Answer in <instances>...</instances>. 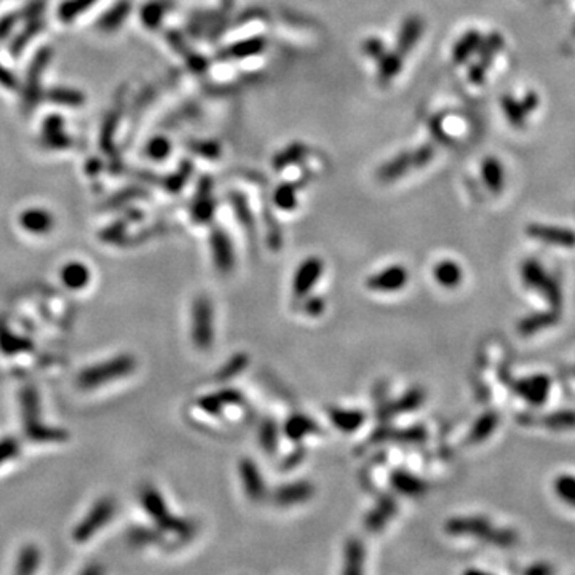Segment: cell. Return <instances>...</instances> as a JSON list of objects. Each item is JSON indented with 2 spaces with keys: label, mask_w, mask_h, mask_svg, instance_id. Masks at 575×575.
<instances>
[{
  "label": "cell",
  "mask_w": 575,
  "mask_h": 575,
  "mask_svg": "<svg viewBox=\"0 0 575 575\" xmlns=\"http://www.w3.org/2000/svg\"><path fill=\"white\" fill-rule=\"evenodd\" d=\"M497 422H499V418L494 411L482 414L481 418L477 420V424H475L472 428L470 441L481 442V441L487 440L489 436H491V433L495 430V427H497Z\"/></svg>",
  "instance_id": "cell-39"
},
{
  "label": "cell",
  "mask_w": 575,
  "mask_h": 575,
  "mask_svg": "<svg viewBox=\"0 0 575 575\" xmlns=\"http://www.w3.org/2000/svg\"><path fill=\"white\" fill-rule=\"evenodd\" d=\"M242 400H243L242 395L237 392V390H222V392L202 396V398L198 400V406H200L203 413L217 415L224 411V406L239 405V403H242Z\"/></svg>",
  "instance_id": "cell-22"
},
{
  "label": "cell",
  "mask_w": 575,
  "mask_h": 575,
  "mask_svg": "<svg viewBox=\"0 0 575 575\" xmlns=\"http://www.w3.org/2000/svg\"><path fill=\"white\" fill-rule=\"evenodd\" d=\"M136 361L131 355H120L117 358L99 363V365L85 369L78 375V385L82 388H96L108 382L122 379L135 371Z\"/></svg>",
  "instance_id": "cell-2"
},
{
  "label": "cell",
  "mask_w": 575,
  "mask_h": 575,
  "mask_svg": "<svg viewBox=\"0 0 575 575\" xmlns=\"http://www.w3.org/2000/svg\"><path fill=\"white\" fill-rule=\"evenodd\" d=\"M125 108V98L123 93L118 95L117 103L112 105L110 110L105 114L104 120L101 123V131H99V145L108 155H114V147H115V133L118 130V125L122 120Z\"/></svg>",
  "instance_id": "cell-16"
},
{
  "label": "cell",
  "mask_w": 575,
  "mask_h": 575,
  "mask_svg": "<svg viewBox=\"0 0 575 575\" xmlns=\"http://www.w3.org/2000/svg\"><path fill=\"white\" fill-rule=\"evenodd\" d=\"M325 272V264L316 256L304 259L297 267L293 279V293L296 297H306L316 286V283Z\"/></svg>",
  "instance_id": "cell-9"
},
{
  "label": "cell",
  "mask_w": 575,
  "mask_h": 575,
  "mask_svg": "<svg viewBox=\"0 0 575 575\" xmlns=\"http://www.w3.org/2000/svg\"><path fill=\"white\" fill-rule=\"evenodd\" d=\"M558 320H559L558 310H551V312H544V314H535V315L527 316V318L519 321L518 331L523 336H531L534 333L540 331V329L556 325Z\"/></svg>",
  "instance_id": "cell-33"
},
{
  "label": "cell",
  "mask_w": 575,
  "mask_h": 575,
  "mask_svg": "<svg viewBox=\"0 0 575 575\" xmlns=\"http://www.w3.org/2000/svg\"><path fill=\"white\" fill-rule=\"evenodd\" d=\"M43 29H45L43 18L32 19V21H28V24H26L24 28L19 31L16 36H13V38L10 41V45H9L10 55L13 58L21 56L23 51L26 50V47H28V45L32 42V38H36Z\"/></svg>",
  "instance_id": "cell-24"
},
{
  "label": "cell",
  "mask_w": 575,
  "mask_h": 575,
  "mask_svg": "<svg viewBox=\"0 0 575 575\" xmlns=\"http://www.w3.org/2000/svg\"><path fill=\"white\" fill-rule=\"evenodd\" d=\"M45 98H47L51 104L63 105V108H71V109L82 108V105L85 104V99H87L81 90L69 88V87L51 88L47 91V93H45Z\"/></svg>",
  "instance_id": "cell-32"
},
{
  "label": "cell",
  "mask_w": 575,
  "mask_h": 575,
  "mask_svg": "<svg viewBox=\"0 0 575 575\" xmlns=\"http://www.w3.org/2000/svg\"><path fill=\"white\" fill-rule=\"evenodd\" d=\"M409 272L401 264L379 270L366 280V286L375 293H396L408 285Z\"/></svg>",
  "instance_id": "cell-11"
},
{
  "label": "cell",
  "mask_w": 575,
  "mask_h": 575,
  "mask_svg": "<svg viewBox=\"0 0 575 575\" xmlns=\"http://www.w3.org/2000/svg\"><path fill=\"white\" fill-rule=\"evenodd\" d=\"M551 380L545 374H535L531 378L521 379L513 383L514 392H517L521 398L531 403V405L540 406L544 405L548 398V392H550Z\"/></svg>",
  "instance_id": "cell-15"
},
{
  "label": "cell",
  "mask_w": 575,
  "mask_h": 575,
  "mask_svg": "<svg viewBox=\"0 0 575 575\" xmlns=\"http://www.w3.org/2000/svg\"><path fill=\"white\" fill-rule=\"evenodd\" d=\"M103 170V162L98 160V158H90L87 163V171L90 175H96L98 171Z\"/></svg>",
  "instance_id": "cell-57"
},
{
  "label": "cell",
  "mask_w": 575,
  "mask_h": 575,
  "mask_svg": "<svg viewBox=\"0 0 575 575\" xmlns=\"http://www.w3.org/2000/svg\"><path fill=\"white\" fill-rule=\"evenodd\" d=\"M526 234L534 240H540L546 244L561 248H575V232L566 227L545 226V224H531Z\"/></svg>",
  "instance_id": "cell-14"
},
{
  "label": "cell",
  "mask_w": 575,
  "mask_h": 575,
  "mask_svg": "<svg viewBox=\"0 0 575 575\" xmlns=\"http://www.w3.org/2000/svg\"><path fill=\"white\" fill-rule=\"evenodd\" d=\"M51 58L53 50L50 47H42L36 53L34 58L31 59L28 72H26L24 90L21 93V108L26 114H29V112L34 110L37 105L41 104V99L43 96L42 91L43 74L48 68Z\"/></svg>",
  "instance_id": "cell-3"
},
{
  "label": "cell",
  "mask_w": 575,
  "mask_h": 575,
  "mask_svg": "<svg viewBox=\"0 0 575 575\" xmlns=\"http://www.w3.org/2000/svg\"><path fill=\"white\" fill-rule=\"evenodd\" d=\"M213 304L207 296L197 297L192 306V341L198 350H208L214 342Z\"/></svg>",
  "instance_id": "cell-5"
},
{
  "label": "cell",
  "mask_w": 575,
  "mask_h": 575,
  "mask_svg": "<svg viewBox=\"0 0 575 575\" xmlns=\"http://www.w3.org/2000/svg\"><path fill=\"white\" fill-rule=\"evenodd\" d=\"M312 495H314V486L310 485V482L297 481L289 482V485L276 489L274 494V500L275 504L280 507H293L310 500Z\"/></svg>",
  "instance_id": "cell-20"
},
{
  "label": "cell",
  "mask_w": 575,
  "mask_h": 575,
  "mask_svg": "<svg viewBox=\"0 0 575 575\" xmlns=\"http://www.w3.org/2000/svg\"><path fill=\"white\" fill-rule=\"evenodd\" d=\"M18 451H19V445L16 440L6 438L4 441H0V464L11 457H15Z\"/></svg>",
  "instance_id": "cell-52"
},
{
  "label": "cell",
  "mask_w": 575,
  "mask_h": 575,
  "mask_svg": "<svg viewBox=\"0 0 575 575\" xmlns=\"http://www.w3.org/2000/svg\"><path fill=\"white\" fill-rule=\"evenodd\" d=\"M521 276H523V283L526 286L539 289L545 296V299L550 302L553 310H559L563 306V293H561L559 285L551 276L545 274L539 261L527 259L521 267Z\"/></svg>",
  "instance_id": "cell-6"
},
{
  "label": "cell",
  "mask_w": 575,
  "mask_h": 575,
  "mask_svg": "<svg viewBox=\"0 0 575 575\" xmlns=\"http://www.w3.org/2000/svg\"><path fill=\"white\" fill-rule=\"evenodd\" d=\"M209 251L216 269L230 274L235 267V249L230 237L222 229H214L209 235Z\"/></svg>",
  "instance_id": "cell-12"
},
{
  "label": "cell",
  "mask_w": 575,
  "mask_h": 575,
  "mask_svg": "<svg viewBox=\"0 0 575 575\" xmlns=\"http://www.w3.org/2000/svg\"><path fill=\"white\" fill-rule=\"evenodd\" d=\"M396 510V505L392 499H383L380 500L378 505H375L374 510L369 513V517L366 519V527L369 531H378V529L385 526L387 521L393 517Z\"/></svg>",
  "instance_id": "cell-36"
},
{
  "label": "cell",
  "mask_w": 575,
  "mask_h": 575,
  "mask_svg": "<svg viewBox=\"0 0 575 575\" xmlns=\"http://www.w3.org/2000/svg\"><path fill=\"white\" fill-rule=\"evenodd\" d=\"M481 180L492 194H500L505 187L504 165L495 157H486L481 163Z\"/></svg>",
  "instance_id": "cell-23"
},
{
  "label": "cell",
  "mask_w": 575,
  "mask_h": 575,
  "mask_svg": "<svg viewBox=\"0 0 575 575\" xmlns=\"http://www.w3.org/2000/svg\"><path fill=\"white\" fill-rule=\"evenodd\" d=\"M550 572H551V567L545 566V564L532 566L531 569L526 571V574H529V575H545V574H550Z\"/></svg>",
  "instance_id": "cell-56"
},
{
  "label": "cell",
  "mask_w": 575,
  "mask_h": 575,
  "mask_svg": "<svg viewBox=\"0 0 575 575\" xmlns=\"http://www.w3.org/2000/svg\"><path fill=\"white\" fill-rule=\"evenodd\" d=\"M0 87H4L5 90H10V91L18 88V81H16L15 74H13L9 68H5L2 61H0Z\"/></svg>",
  "instance_id": "cell-54"
},
{
  "label": "cell",
  "mask_w": 575,
  "mask_h": 575,
  "mask_svg": "<svg viewBox=\"0 0 575 575\" xmlns=\"http://www.w3.org/2000/svg\"><path fill=\"white\" fill-rule=\"evenodd\" d=\"M325 301L321 297H310L306 302V314L310 316H318L325 312Z\"/></svg>",
  "instance_id": "cell-55"
},
{
  "label": "cell",
  "mask_w": 575,
  "mask_h": 575,
  "mask_svg": "<svg viewBox=\"0 0 575 575\" xmlns=\"http://www.w3.org/2000/svg\"><path fill=\"white\" fill-rule=\"evenodd\" d=\"M425 401V393L420 388H413L406 392L393 405V413H413L420 408Z\"/></svg>",
  "instance_id": "cell-42"
},
{
  "label": "cell",
  "mask_w": 575,
  "mask_h": 575,
  "mask_svg": "<svg viewBox=\"0 0 575 575\" xmlns=\"http://www.w3.org/2000/svg\"><path fill=\"white\" fill-rule=\"evenodd\" d=\"M0 348H2L5 353L11 355L24 352V350H31L32 343L28 339H23V337L13 334L4 323H0Z\"/></svg>",
  "instance_id": "cell-38"
},
{
  "label": "cell",
  "mask_w": 575,
  "mask_h": 575,
  "mask_svg": "<svg viewBox=\"0 0 575 575\" xmlns=\"http://www.w3.org/2000/svg\"><path fill=\"white\" fill-rule=\"evenodd\" d=\"M424 31H425L424 19H422L419 15L408 16L400 26L395 50L401 53L403 56L409 55V53L415 48V45L419 43L420 37L424 36Z\"/></svg>",
  "instance_id": "cell-17"
},
{
  "label": "cell",
  "mask_w": 575,
  "mask_h": 575,
  "mask_svg": "<svg viewBox=\"0 0 575 575\" xmlns=\"http://www.w3.org/2000/svg\"><path fill=\"white\" fill-rule=\"evenodd\" d=\"M430 158H432V150L428 147H419L418 150L400 152L398 155L390 158L385 165H382L378 176L382 182H393L403 175H406L408 171H411L413 168H420L422 165L428 163L430 162Z\"/></svg>",
  "instance_id": "cell-8"
},
{
  "label": "cell",
  "mask_w": 575,
  "mask_h": 575,
  "mask_svg": "<svg viewBox=\"0 0 575 575\" xmlns=\"http://www.w3.org/2000/svg\"><path fill=\"white\" fill-rule=\"evenodd\" d=\"M45 6H47V0H31V2L23 6L19 15H21V19H24V21H32V19L43 18Z\"/></svg>",
  "instance_id": "cell-49"
},
{
  "label": "cell",
  "mask_w": 575,
  "mask_h": 575,
  "mask_svg": "<svg viewBox=\"0 0 575 575\" xmlns=\"http://www.w3.org/2000/svg\"><path fill=\"white\" fill-rule=\"evenodd\" d=\"M433 276L440 286L454 289L462 283L464 272H462V267L457 262L452 259H445V261H440L433 267Z\"/></svg>",
  "instance_id": "cell-26"
},
{
  "label": "cell",
  "mask_w": 575,
  "mask_h": 575,
  "mask_svg": "<svg viewBox=\"0 0 575 575\" xmlns=\"http://www.w3.org/2000/svg\"><path fill=\"white\" fill-rule=\"evenodd\" d=\"M123 234H125V221H117L114 224H110L108 229L103 230L101 239H104L105 242H117Z\"/></svg>",
  "instance_id": "cell-53"
},
{
  "label": "cell",
  "mask_w": 575,
  "mask_h": 575,
  "mask_svg": "<svg viewBox=\"0 0 575 575\" xmlns=\"http://www.w3.org/2000/svg\"><path fill=\"white\" fill-rule=\"evenodd\" d=\"M19 19H21L19 11L6 13L5 16L0 18V42L6 41V38L11 36V32H13V29H15V26L18 24Z\"/></svg>",
  "instance_id": "cell-50"
},
{
  "label": "cell",
  "mask_w": 575,
  "mask_h": 575,
  "mask_svg": "<svg viewBox=\"0 0 575 575\" xmlns=\"http://www.w3.org/2000/svg\"><path fill=\"white\" fill-rule=\"evenodd\" d=\"M403 63H405V56L396 50L383 53L378 61V81L380 85L392 83L403 71Z\"/></svg>",
  "instance_id": "cell-25"
},
{
  "label": "cell",
  "mask_w": 575,
  "mask_h": 575,
  "mask_svg": "<svg viewBox=\"0 0 575 575\" xmlns=\"http://www.w3.org/2000/svg\"><path fill=\"white\" fill-rule=\"evenodd\" d=\"M19 226L32 235H47L55 226V217L43 208H29L19 214Z\"/></svg>",
  "instance_id": "cell-18"
},
{
  "label": "cell",
  "mask_w": 575,
  "mask_h": 575,
  "mask_svg": "<svg viewBox=\"0 0 575 575\" xmlns=\"http://www.w3.org/2000/svg\"><path fill=\"white\" fill-rule=\"evenodd\" d=\"M363 53H365L368 58H371L373 61L378 63L383 53H385V45L382 43L380 38L371 37V38H368L365 43H363Z\"/></svg>",
  "instance_id": "cell-51"
},
{
  "label": "cell",
  "mask_w": 575,
  "mask_h": 575,
  "mask_svg": "<svg viewBox=\"0 0 575 575\" xmlns=\"http://www.w3.org/2000/svg\"><path fill=\"white\" fill-rule=\"evenodd\" d=\"M171 9L170 0H149L141 6L140 18L144 24V28L147 29H158L163 21V18L167 16V13Z\"/></svg>",
  "instance_id": "cell-29"
},
{
  "label": "cell",
  "mask_w": 575,
  "mask_h": 575,
  "mask_svg": "<svg viewBox=\"0 0 575 575\" xmlns=\"http://www.w3.org/2000/svg\"><path fill=\"white\" fill-rule=\"evenodd\" d=\"M41 143L43 147L51 150H64L72 145V138L66 131V122L61 115L53 114L42 123Z\"/></svg>",
  "instance_id": "cell-13"
},
{
  "label": "cell",
  "mask_w": 575,
  "mask_h": 575,
  "mask_svg": "<svg viewBox=\"0 0 575 575\" xmlns=\"http://www.w3.org/2000/svg\"><path fill=\"white\" fill-rule=\"evenodd\" d=\"M446 531L452 535H475V537L502 546L517 542V534L505 529H494L485 518H452L446 523Z\"/></svg>",
  "instance_id": "cell-1"
},
{
  "label": "cell",
  "mask_w": 575,
  "mask_h": 575,
  "mask_svg": "<svg viewBox=\"0 0 575 575\" xmlns=\"http://www.w3.org/2000/svg\"><path fill=\"white\" fill-rule=\"evenodd\" d=\"M98 0H63L58 6V18L63 23H72L85 11L90 10Z\"/></svg>",
  "instance_id": "cell-34"
},
{
  "label": "cell",
  "mask_w": 575,
  "mask_h": 575,
  "mask_svg": "<svg viewBox=\"0 0 575 575\" xmlns=\"http://www.w3.org/2000/svg\"><path fill=\"white\" fill-rule=\"evenodd\" d=\"M240 478L243 482L244 492L248 497L254 502H261L266 497V485H264V478L259 472V468L251 459H244L240 462L239 467Z\"/></svg>",
  "instance_id": "cell-19"
},
{
  "label": "cell",
  "mask_w": 575,
  "mask_h": 575,
  "mask_svg": "<svg viewBox=\"0 0 575 575\" xmlns=\"http://www.w3.org/2000/svg\"><path fill=\"white\" fill-rule=\"evenodd\" d=\"M0 2H2V0H0Z\"/></svg>",
  "instance_id": "cell-58"
},
{
  "label": "cell",
  "mask_w": 575,
  "mask_h": 575,
  "mask_svg": "<svg viewBox=\"0 0 575 575\" xmlns=\"http://www.w3.org/2000/svg\"><path fill=\"white\" fill-rule=\"evenodd\" d=\"M390 482H392L396 491L403 495H408V497H419L427 489V485L420 478L403 470L393 472L392 477H390Z\"/></svg>",
  "instance_id": "cell-27"
},
{
  "label": "cell",
  "mask_w": 575,
  "mask_h": 575,
  "mask_svg": "<svg viewBox=\"0 0 575 575\" xmlns=\"http://www.w3.org/2000/svg\"><path fill=\"white\" fill-rule=\"evenodd\" d=\"M502 108H504V112L508 120H510L513 125H521L524 120L526 117V108L523 103H518L514 101L513 98H504V103H502Z\"/></svg>",
  "instance_id": "cell-48"
},
{
  "label": "cell",
  "mask_w": 575,
  "mask_h": 575,
  "mask_svg": "<svg viewBox=\"0 0 575 575\" xmlns=\"http://www.w3.org/2000/svg\"><path fill=\"white\" fill-rule=\"evenodd\" d=\"M540 424L545 427L554 428V430H561V428H571L575 427V413L574 411H558L550 415H545Z\"/></svg>",
  "instance_id": "cell-45"
},
{
  "label": "cell",
  "mask_w": 575,
  "mask_h": 575,
  "mask_svg": "<svg viewBox=\"0 0 575 575\" xmlns=\"http://www.w3.org/2000/svg\"><path fill=\"white\" fill-rule=\"evenodd\" d=\"M283 432L288 436L291 441H301L304 438H307L309 435L318 432V425L315 424L314 419H310L309 415L304 414H296L291 415L286 420L285 427H283Z\"/></svg>",
  "instance_id": "cell-30"
},
{
  "label": "cell",
  "mask_w": 575,
  "mask_h": 575,
  "mask_svg": "<svg viewBox=\"0 0 575 575\" xmlns=\"http://www.w3.org/2000/svg\"><path fill=\"white\" fill-rule=\"evenodd\" d=\"M481 43V34L478 31H468L459 38V42L452 48V59L455 63H464L470 58Z\"/></svg>",
  "instance_id": "cell-35"
},
{
  "label": "cell",
  "mask_w": 575,
  "mask_h": 575,
  "mask_svg": "<svg viewBox=\"0 0 575 575\" xmlns=\"http://www.w3.org/2000/svg\"><path fill=\"white\" fill-rule=\"evenodd\" d=\"M554 491L559 495L561 499L567 504L575 507V477L571 475H561L554 481Z\"/></svg>",
  "instance_id": "cell-46"
},
{
  "label": "cell",
  "mask_w": 575,
  "mask_h": 575,
  "mask_svg": "<svg viewBox=\"0 0 575 575\" xmlns=\"http://www.w3.org/2000/svg\"><path fill=\"white\" fill-rule=\"evenodd\" d=\"M21 408L24 428L28 432L29 438L37 441H58L66 438L64 432L55 430V428H48L41 424V418H38V398L34 388L28 387L23 390Z\"/></svg>",
  "instance_id": "cell-4"
},
{
  "label": "cell",
  "mask_w": 575,
  "mask_h": 575,
  "mask_svg": "<svg viewBox=\"0 0 575 575\" xmlns=\"http://www.w3.org/2000/svg\"><path fill=\"white\" fill-rule=\"evenodd\" d=\"M329 419L333 424L339 428L341 432L352 433L363 425L365 422V413L358 411V409H341L334 408L329 409Z\"/></svg>",
  "instance_id": "cell-28"
},
{
  "label": "cell",
  "mask_w": 575,
  "mask_h": 575,
  "mask_svg": "<svg viewBox=\"0 0 575 575\" xmlns=\"http://www.w3.org/2000/svg\"><path fill=\"white\" fill-rule=\"evenodd\" d=\"M91 274L83 262L72 261L61 269V281L69 289H82L90 283Z\"/></svg>",
  "instance_id": "cell-31"
},
{
  "label": "cell",
  "mask_w": 575,
  "mask_h": 575,
  "mask_svg": "<svg viewBox=\"0 0 575 575\" xmlns=\"http://www.w3.org/2000/svg\"><path fill=\"white\" fill-rule=\"evenodd\" d=\"M131 10H133L131 0H118L98 18L96 28L103 32H108V34L118 31L128 19Z\"/></svg>",
  "instance_id": "cell-21"
},
{
  "label": "cell",
  "mask_w": 575,
  "mask_h": 575,
  "mask_svg": "<svg viewBox=\"0 0 575 575\" xmlns=\"http://www.w3.org/2000/svg\"><path fill=\"white\" fill-rule=\"evenodd\" d=\"M144 154L149 158V160H154V162L167 160L171 154V141L167 136L150 138L144 147Z\"/></svg>",
  "instance_id": "cell-41"
},
{
  "label": "cell",
  "mask_w": 575,
  "mask_h": 575,
  "mask_svg": "<svg viewBox=\"0 0 575 575\" xmlns=\"http://www.w3.org/2000/svg\"><path fill=\"white\" fill-rule=\"evenodd\" d=\"M365 564V546L360 540H348L346 546V574H361Z\"/></svg>",
  "instance_id": "cell-37"
},
{
  "label": "cell",
  "mask_w": 575,
  "mask_h": 575,
  "mask_svg": "<svg viewBox=\"0 0 575 575\" xmlns=\"http://www.w3.org/2000/svg\"><path fill=\"white\" fill-rule=\"evenodd\" d=\"M38 561H41V553H38L37 548L34 545H28L23 548L21 554H19L18 559V574H31L37 569Z\"/></svg>",
  "instance_id": "cell-44"
},
{
  "label": "cell",
  "mask_w": 575,
  "mask_h": 575,
  "mask_svg": "<svg viewBox=\"0 0 575 575\" xmlns=\"http://www.w3.org/2000/svg\"><path fill=\"white\" fill-rule=\"evenodd\" d=\"M143 505L147 512L149 517L152 519L157 521L158 526H162L163 529H168V531H173L177 534H186L190 532V524L187 521H184L181 518H176L170 513L167 504H165L163 497L160 492L154 487H145L143 491Z\"/></svg>",
  "instance_id": "cell-7"
},
{
  "label": "cell",
  "mask_w": 575,
  "mask_h": 575,
  "mask_svg": "<svg viewBox=\"0 0 575 575\" xmlns=\"http://www.w3.org/2000/svg\"><path fill=\"white\" fill-rule=\"evenodd\" d=\"M275 207L281 211H293L297 207V186L285 182L280 184L274 192Z\"/></svg>",
  "instance_id": "cell-40"
},
{
  "label": "cell",
  "mask_w": 575,
  "mask_h": 575,
  "mask_svg": "<svg viewBox=\"0 0 575 575\" xmlns=\"http://www.w3.org/2000/svg\"><path fill=\"white\" fill-rule=\"evenodd\" d=\"M259 441L264 447V451L269 454H274L279 446V428L272 420H266V424L261 428Z\"/></svg>",
  "instance_id": "cell-47"
},
{
  "label": "cell",
  "mask_w": 575,
  "mask_h": 575,
  "mask_svg": "<svg viewBox=\"0 0 575 575\" xmlns=\"http://www.w3.org/2000/svg\"><path fill=\"white\" fill-rule=\"evenodd\" d=\"M262 48H264V42L256 37V38H253V41H243V42L234 43L232 47L227 48L226 53L230 58L242 59V58H249L253 55H257V53H259Z\"/></svg>",
  "instance_id": "cell-43"
},
{
  "label": "cell",
  "mask_w": 575,
  "mask_h": 575,
  "mask_svg": "<svg viewBox=\"0 0 575 575\" xmlns=\"http://www.w3.org/2000/svg\"><path fill=\"white\" fill-rule=\"evenodd\" d=\"M115 510V504L110 499H101L98 504L91 508V512L82 519V523L76 527L74 540L85 542L91 535L99 531L108 521L112 518Z\"/></svg>",
  "instance_id": "cell-10"
}]
</instances>
